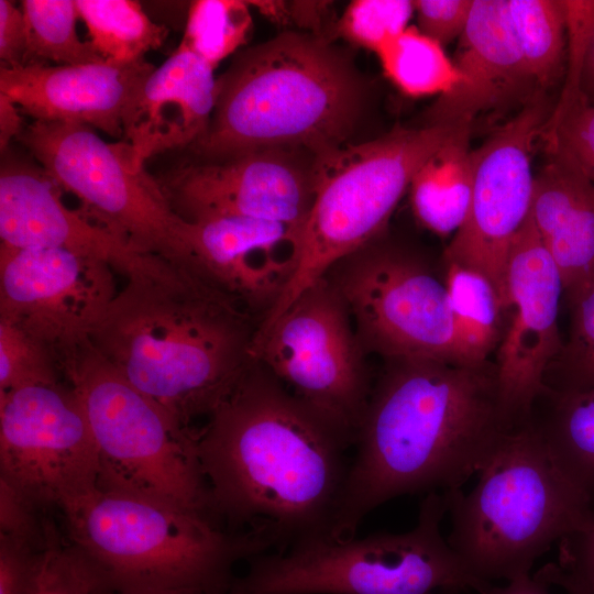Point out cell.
<instances>
[{
	"label": "cell",
	"mask_w": 594,
	"mask_h": 594,
	"mask_svg": "<svg viewBox=\"0 0 594 594\" xmlns=\"http://www.w3.org/2000/svg\"><path fill=\"white\" fill-rule=\"evenodd\" d=\"M443 47L417 26H408L376 55L385 76L404 95L441 97L461 82V75Z\"/></svg>",
	"instance_id": "f1b7e54d"
},
{
	"label": "cell",
	"mask_w": 594,
	"mask_h": 594,
	"mask_svg": "<svg viewBox=\"0 0 594 594\" xmlns=\"http://www.w3.org/2000/svg\"><path fill=\"white\" fill-rule=\"evenodd\" d=\"M529 420L554 465L594 509V388L547 387Z\"/></svg>",
	"instance_id": "cb8c5ba5"
},
{
	"label": "cell",
	"mask_w": 594,
	"mask_h": 594,
	"mask_svg": "<svg viewBox=\"0 0 594 594\" xmlns=\"http://www.w3.org/2000/svg\"><path fill=\"white\" fill-rule=\"evenodd\" d=\"M88 42L107 62L131 64L160 48L167 29L152 21L139 2L131 0H76Z\"/></svg>",
	"instance_id": "4316f807"
},
{
	"label": "cell",
	"mask_w": 594,
	"mask_h": 594,
	"mask_svg": "<svg viewBox=\"0 0 594 594\" xmlns=\"http://www.w3.org/2000/svg\"><path fill=\"white\" fill-rule=\"evenodd\" d=\"M154 68L145 58L131 64L0 66V94L33 121L87 125L119 138L129 106Z\"/></svg>",
	"instance_id": "ffe728a7"
},
{
	"label": "cell",
	"mask_w": 594,
	"mask_h": 594,
	"mask_svg": "<svg viewBox=\"0 0 594 594\" xmlns=\"http://www.w3.org/2000/svg\"><path fill=\"white\" fill-rule=\"evenodd\" d=\"M125 277L88 342L134 387L191 427L254 361L262 319L186 262L154 255Z\"/></svg>",
	"instance_id": "3957f363"
},
{
	"label": "cell",
	"mask_w": 594,
	"mask_h": 594,
	"mask_svg": "<svg viewBox=\"0 0 594 594\" xmlns=\"http://www.w3.org/2000/svg\"><path fill=\"white\" fill-rule=\"evenodd\" d=\"M568 298L570 336L548 369L544 384L557 391L594 388V279Z\"/></svg>",
	"instance_id": "1f68e13d"
},
{
	"label": "cell",
	"mask_w": 594,
	"mask_h": 594,
	"mask_svg": "<svg viewBox=\"0 0 594 594\" xmlns=\"http://www.w3.org/2000/svg\"><path fill=\"white\" fill-rule=\"evenodd\" d=\"M364 99L358 70L315 34L288 32L241 52L217 78L215 111L190 160L270 148L318 154L345 143Z\"/></svg>",
	"instance_id": "277c9868"
},
{
	"label": "cell",
	"mask_w": 594,
	"mask_h": 594,
	"mask_svg": "<svg viewBox=\"0 0 594 594\" xmlns=\"http://www.w3.org/2000/svg\"><path fill=\"white\" fill-rule=\"evenodd\" d=\"M326 276L342 296L365 354L463 362L444 280L419 255L380 238Z\"/></svg>",
	"instance_id": "7c38bea8"
},
{
	"label": "cell",
	"mask_w": 594,
	"mask_h": 594,
	"mask_svg": "<svg viewBox=\"0 0 594 594\" xmlns=\"http://www.w3.org/2000/svg\"><path fill=\"white\" fill-rule=\"evenodd\" d=\"M328 4L326 2L297 1L289 4V15L300 26L319 30L326 15Z\"/></svg>",
	"instance_id": "f6af8a7d"
},
{
	"label": "cell",
	"mask_w": 594,
	"mask_h": 594,
	"mask_svg": "<svg viewBox=\"0 0 594 594\" xmlns=\"http://www.w3.org/2000/svg\"><path fill=\"white\" fill-rule=\"evenodd\" d=\"M249 6L240 0L193 1L180 43L216 68L245 43L252 28Z\"/></svg>",
	"instance_id": "4dcf8cb0"
},
{
	"label": "cell",
	"mask_w": 594,
	"mask_h": 594,
	"mask_svg": "<svg viewBox=\"0 0 594 594\" xmlns=\"http://www.w3.org/2000/svg\"><path fill=\"white\" fill-rule=\"evenodd\" d=\"M0 477L46 510L61 512L98 486L96 443L67 381L0 395Z\"/></svg>",
	"instance_id": "4fadbf2b"
},
{
	"label": "cell",
	"mask_w": 594,
	"mask_h": 594,
	"mask_svg": "<svg viewBox=\"0 0 594 594\" xmlns=\"http://www.w3.org/2000/svg\"><path fill=\"white\" fill-rule=\"evenodd\" d=\"M97 566L53 522L32 594H110Z\"/></svg>",
	"instance_id": "d6a6232c"
},
{
	"label": "cell",
	"mask_w": 594,
	"mask_h": 594,
	"mask_svg": "<svg viewBox=\"0 0 594 594\" xmlns=\"http://www.w3.org/2000/svg\"><path fill=\"white\" fill-rule=\"evenodd\" d=\"M217 517L272 552L330 537L352 448L254 360L198 430Z\"/></svg>",
	"instance_id": "6da1fadb"
},
{
	"label": "cell",
	"mask_w": 594,
	"mask_h": 594,
	"mask_svg": "<svg viewBox=\"0 0 594 594\" xmlns=\"http://www.w3.org/2000/svg\"><path fill=\"white\" fill-rule=\"evenodd\" d=\"M18 141L81 210L139 250L189 261V222L124 142H107L87 125L33 121Z\"/></svg>",
	"instance_id": "30bf717a"
},
{
	"label": "cell",
	"mask_w": 594,
	"mask_h": 594,
	"mask_svg": "<svg viewBox=\"0 0 594 594\" xmlns=\"http://www.w3.org/2000/svg\"><path fill=\"white\" fill-rule=\"evenodd\" d=\"M580 91L583 103H594V32L588 43L584 58L580 82Z\"/></svg>",
	"instance_id": "bcb514c9"
},
{
	"label": "cell",
	"mask_w": 594,
	"mask_h": 594,
	"mask_svg": "<svg viewBox=\"0 0 594 594\" xmlns=\"http://www.w3.org/2000/svg\"><path fill=\"white\" fill-rule=\"evenodd\" d=\"M551 112L546 96L538 92L472 151L469 212L444 251L446 263L459 264L487 277L501 304L509 249L531 209L532 153Z\"/></svg>",
	"instance_id": "5bb4252c"
},
{
	"label": "cell",
	"mask_w": 594,
	"mask_h": 594,
	"mask_svg": "<svg viewBox=\"0 0 594 594\" xmlns=\"http://www.w3.org/2000/svg\"><path fill=\"white\" fill-rule=\"evenodd\" d=\"M46 509L0 477V536L43 549L53 520Z\"/></svg>",
	"instance_id": "8d00e7d4"
},
{
	"label": "cell",
	"mask_w": 594,
	"mask_h": 594,
	"mask_svg": "<svg viewBox=\"0 0 594 594\" xmlns=\"http://www.w3.org/2000/svg\"><path fill=\"white\" fill-rule=\"evenodd\" d=\"M252 355L353 448L373 383L349 309L328 276L260 323Z\"/></svg>",
	"instance_id": "8fae6325"
},
{
	"label": "cell",
	"mask_w": 594,
	"mask_h": 594,
	"mask_svg": "<svg viewBox=\"0 0 594 594\" xmlns=\"http://www.w3.org/2000/svg\"><path fill=\"white\" fill-rule=\"evenodd\" d=\"M315 157L305 150L270 148L189 158L156 178L187 221L245 217L304 228L315 197Z\"/></svg>",
	"instance_id": "e0dca14e"
},
{
	"label": "cell",
	"mask_w": 594,
	"mask_h": 594,
	"mask_svg": "<svg viewBox=\"0 0 594 594\" xmlns=\"http://www.w3.org/2000/svg\"><path fill=\"white\" fill-rule=\"evenodd\" d=\"M215 68L182 43L146 77L123 121L122 141L144 164L188 150L209 128L217 98Z\"/></svg>",
	"instance_id": "7402d4cb"
},
{
	"label": "cell",
	"mask_w": 594,
	"mask_h": 594,
	"mask_svg": "<svg viewBox=\"0 0 594 594\" xmlns=\"http://www.w3.org/2000/svg\"><path fill=\"white\" fill-rule=\"evenodd\" d=\"M552 584L541 569L535 575L525 574L508 582L507 585L497 586L492 582H483L476 588L480 594H550Z\"/></svg>",
	"instance_id": "7bdbcfd3"
},
{
	"label": "cell",
	"mask_w": 594,
	"mask_h": 594,
	"mask_svg": "<svg viewBox=\"0 0 594 594\" xmlns=\"http://www.w3.org/2000/svg\"><path fill=\"white\" fill-rule=\"evenodd\" d=\"M188 222L190 264L263 320L297 268L304 228L245 217Z\"/></svg>",
	"instance_id": "d6986e66"
},
{
	"label": "cell",
	"mask_w": 594,
	"mask_h": 594,
	"mask_svg": "<svg viewBox=\"0 0 594 594\" xmlns=\"http://www.w3.org/2000/svg\"><path fill=\"white\" fill-rule=\"evenodd\" d=\"M453 62L461 82L437 98L425 125L473 123L477 114L536 88L512 29L508 0H474Z\"/></svg>",
	"instance_id": "44dd1931"
},
{
	"label": "cell",
	"mask_w": 594,
	"mask_h": 594,
	"mask_svg": "<svg viewBox=\"0 0 594 594\" xmlns=\"http://www.w3.org/2000/svg\"><path fill=\"white\" fill-rule=\"evenodd\" d=\"M22 111L7 96L0 94V148L1 153L10 147L13 139L24 130Z\"/></svg>",
	"instance_id": "ee69618b"
},
{
	"label": "cell",
	"mask_w": 594,
	"mask_h": 594,
	"mask_svg": "<svg viewBox=\"0 0 594 594\" xmlns=\"http://www.w3.org/2000/svg\"><path fill=\"white\" fill-rule=\"evenodd\" d=\"M563 292L560 272L529 212L507 257L495 361L512 429L529 420L534 403L547 389L546 373L562 350L558 315Z\"/></svg>",
	"instance_id": "2e32d148"
},
{
	"label": "cell",
	"mask_w": 594,
	"mask_h": 594,
	"mask_svg": "<svg viewBox=\"0 0 594 594\" xmlns=\"http://www.w3.org/2000/svg\"><path fill=\"white\" fill-rule=\"evenodd\" d=\"M470 122L396 128L316 154L315 197L297 268L264 322L340 261L380 239L421 165Z\"/></svg>",
	"instance_id": "9c48e42d"
},
{
	"label": "cell",
	"mask_w": 594,
	"mask_h": 594,
	"mask_svg": "<svg viewBox=\"0 0 594 594\" xmlns=\"http://www.w3.org/2000/svg\"><path fill=\"white\" fill-rule=\"evenodd\" d=\"M384 361L353 444L333 539L354 537L369 513L397 496L460 490L513 430L495 363Z\"/></svg>",
	"instance_id": "7a4b0ae2"
},
{
	"label": "cell",
	"mask_w": 594,
	"mask_h": 594,
	"mask_svg": "<svg viewBox=\"0 0 594 594\" xmlns=\"http://www.w3.org/2000/svg\"><path fill=\"white\" fill-rule=\"evenodd\" d=\"M474 0L414 1L418 30L442 46L459 40L464 32Z\"/></svg>",
	"instance_id": "ab89813d"
},
{
	"label": "cell",
	"mask_w": 594,
	"mask_h": 594,
	"mask_svg": "<svg viewBox=\"0 0 594 594\" xmlns=\"http://www.w3.org/2000/svg\"><path fill=\"white\" fill-rule=\"evenodd\" d=\"M56 355L20 328L0 321V395L35 384L62 382Z\"/></svg>",
	"instance_id": "836d02e7"
},
{
	"label": "cell",
	"mask_w": 594,
	"mask_h": 594,
	"mask_svg": "<svg viewBox=\"0 0 594 594\" xmlns=\"http://www.w3.org/2000/svg\"><path fill=\"white\" fill-rule=\"evenodd\" d=\"M61 513L67 540L117 594H228L234 564L271 550L254 531L98 486Z\"/></svg>",
	"instance_id": "5b68a950"
},
{
	"label": "cell",
	"mask_w": 594,
	"mask_h": 594,
	"mask_svg": "<svg viewBox=\"0 0 594 594\" xmlns=\"http://www.w3.org/2000/svg\"><path fill=\"white\" fill-rule=\"evenodd\" d=\"M446 266L444 285L458 354L463 362H485L496 350L502 334L498 293L483 274L455 263Z\"/></svg>",
	"instance_id": "484cf974"
},
{
	"label": "cell",
	"mask_w": 594,
	"mask_h": 594,
	"mask_svg": "<svg viewBox=\"0 0 594 594\" xmlns=\"http://www.w3.org/2000/svg\"><path fill=\"white\" fill-rule=\"evenodd\" d=\"M551 582H552V585H558L564 588L566 594H586L580 587H578L576 585H574L573 583L569 581L562 580L559 578H552Z\"/></svg>",
	"instance_id": "7dc6e473"
},
{
	"label": "cell",
	"mask_w": 594,
	"mask_h": 594,
	"mask_svg": "<svg viewBox=\"0 0 594 594\" xmlns=\"http://www.w3.org/2000/svg\"><path fill=\"white\" fill-rule=\"evenodd\" d=\"M28 33L29 64L78 65L102 62L91 44L81 41L73 0H24L21 3Z\"/></svg>",
	"instance_id": "f546056e"
},
{
	"label": "cell",
	"mask_w": 594,
	"mask_h": 594,
	"mask_svg": "<svg viewBox=\"0 0 594 594\" xmlns=\"http://www.w3.org/2000/svg\"><path fill=\"white\" fill-rule=\"evenodd\" d=\"M415 13L409 0H355L339 22V33L350 42L377 53L409 25Z\"/></svg>",
	"instance_id": "d590c367"
},
{
	"label": "cell",
	"mask_w": 594,
	"mask_h": 594,
	"mask_svg": "<svg viewBox=\"0 0 594 594\" xmlns=\"http://www.w3.org/2000/svg\"><path fill=\"white\" fill-rule=\"evenodd\" d=\"M113 271L62 249L0 243V321L47 346L63 371L117 296Z\"/></svg>",
	"instance_id": "9a60e30c"
},
{
	"label": "cell",
	"mask_w": 594,
	"mask_h": 594,
	"mask_svg": "<svg viewBox=\"0 0 594 594\" xmlns=\"http://www.w3.org/2000/svg\"><path fill=\"white\" fill-rule=\"evenodd\" d=\"M62 189L33 160L1 153L0 239L12 248H54L100 260L128 275L154 254L145 253L84 210L68 208Z\"/></svg>",
	"instance_id": "ac0fdd59"
},
{
	"label": "cell",
	"mask_w": 594,
	"mask_h": 594,
	"mask_svg": "<svg viewBox=\"0 0 594 594\" xmlns=\"http://www.w3.org/2000/svg\"><path fill=\"white\" fill-rule=\"evenodd\" d=\"M559 544V563L546 564L549 572L594 594V509Z\"/></svg>",
	"instance_id": "74e56055"
},
{
	"label": "cell",
	"mask_w": 594,
	"mask_h": 594,
	"mask_svg": "<svg viewBox=\"0 0 594 594\" xmlns=\"http://www.w3.org/2000/svg\"><path fill=\"white\" fill-rule=\"evenodd\" d=\"M472 123L462 125L418 169L410 185V204L421 226L440 237L457 232L470 208L473 160Z\"/></svg>",
	"instance_id": "d4e9b609"
},
{
	"label": "cell",
	"mask_w": 594,
	"mask_h": 594,
	"mask_svg": "<svg viewBox=\"0 0 594 594\" xmlns=\"http://www.w3.org/2000/svg\"><path fill=\"white\" fill-rule=\"evenodd\" d=\"M43 549L0 536V594L33 593Z\"/></svg>",
	"instance_id": "60d3db41"
},
{
	"label": "cell",
	"mask_w": 594,
	"mask_h": 594,
	"mask_svg": "<svg viewBox=\"0 0 594 594\" xmlns=\"http://www.w3.org/2000/svg\"><path fill=\"white\" fill-rule=\"evenodd\" d=\"M547 153L530 217L569 296L594 279V183L561 152Z\"/></svg>",
	"instance_id": "603a6c76"
},
{
	"label": "cell",
	"mask_w": 594,
	"mask_h": 594,
	"mask_svg": "<svg viewBox=\"0 0 594 594\" xmlns=\"http://www.w3.org/2000/svg\"><path fill=\"white\" fill-rule=\"evenodd\" d=\"M96 443L98 487L177 505L219 522L198 455V430L134 387L89 342L63 365ZM222 524V522H221Z\"/></svg>",
	"instance_id": "ba28073f"
},
{
	"label": "cell",
	"mask_w": 594,
	"mask_h": 594,
	"mask_svg": "<svg viewBox=\"0 0 594 594\" xmlns=\"http://www.w3.org/2000/svg\"><path fill=\"white\" fill-rule=\"evenodd\" d=\"M566 21V61L564 87L543 130L549 139L564 118L580 103V82L584 58L594 32V0H563Z\"/></svg>",
	"instance_id": "e575fe53"
},
{
	"label": "cell",
	"mask_w": 594,
	"mask_h": 594,
	"mask_svg": "<svg viewBox=\"0 0 594 594\" xmlns=\"http://www.w3.org/2000/svg\"><path fill=\"white\" fill-rule=\"evenodd\" d=\"M0 62L2 67L26 65L28 33L21 7L0 0Z\"/></svg>",
	"instance_id": "b9f144b4"
},
{
	"label": "cell",
	"mask_w": 594,
	"mask_h": 594,
	"mask_svg": "<svg viewBox=\"0 0 594 594\" xmlns=\"http://www.w3.org/2000/svg\"><path fill=\"white\" fill-rule=\"evenodd\" d=\"M110 594H117V593H110ZM160 594H204V593L194 592V591H183V592H170V593H160Z\"/></svg>",
	"instance_id": "c3c4849f"
},
{
	"label": "cell",
	"mask_w": 594,
	"mask_h": 594,
	"mask_svg": "<svg viewBox=\"0 0 594 594\" xmlns=\"http://www.w3.org/2000/svg\"><path fill=\"white\" fill-rule=\"evenodd\" d=\"M508 13L527 72L536 88L543 92L565 70L563 0H508Z\"/></svg>",
	"instance_id": "83f0119b"
},
{
	"label": "cell",
	"mask_w": 594,
	"mask_h": 594,
	"mask_svg": "<svg viewBox=\"0 0 594 594\" xmlns=\"http://www.w3.org/2000/svg\"><path fill=\"white\" fill-rule=\"evenodd\" d=\"M476 486L443 492L451 518L449 546L481 582L529 574L554 541L592 512L562 475L530 420L508 431Z\"/></svg>",
	"instance_id": "8992f818"
},
{
	"label": "cell",
	"mask_w": 594,
	"mask_h": 594,
	"mask_svg": "<svg viewBox=\"0 0 594 594\" xmlns=\"http://www.w3.org/2000/svg\"><path fill=\"white\" fill-rule=\"evenodd\" d=\"M443 493H427L416 526L346 539L321 537L249 560L228 594H459L475 579L442 536Z\"/></svg>",
	"instance_id": "52a82bcc"
},
{
	"label": "cell",
	"mask_w": 594,
	"mask_h": 594,
	"mask_svg": "<svg viewBox=\"0 0 594 594\" xmlns=\"http://www.w3.org/2000/svg\"><path fill=\"white\" fill-rule=\"evenodd\" d=\"M544 143L547 152H561L594 183V103L575 107Z\"/></svg>",
	"instance_id": "f35d334b"
}]
</instances>
